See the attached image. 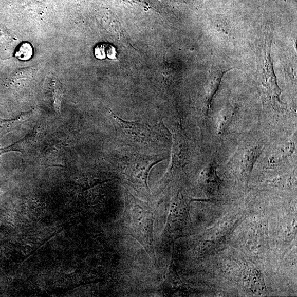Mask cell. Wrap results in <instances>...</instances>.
I'll return each mask as SVG.
<instances>
[{
    "label": "cell",
    "mask_w": 297,
    "mask_h": 297,
    "mask_svg": "<svg viewBox=\"0 0 297 297\" xmlns=\"http://www.w3.org/2000/svg\"><path fill=\"white\" fill-rule=\"evenodd\" d=\"M96 58L105 59L106 57L112 60L117 59V52L115 47L110 44L101 43L96 46L95 49Z\"/></svg>",
    "instance_id": "obj_9"
},
{
    "label": "cell",
    "mask_w": 297,
    "mask_h": 297,
    "mask_svg": "<svg viewBox=\"0 0 297 297\" xmlns=\"http://www.w3.org/2000/svg\"><path fill=\"white\" fill-rule=\"evenodd\" d=\"M24 150V145H23L22 140H21V141H19L9 147L0 148V156L6 154V153L12 152H23Z\"/></svg>",
    "instance_id": "obj_11"
},
{
    "label": "cell",
    "mask_w": 297,
    "mask_h": 297,
    "mask_svg": "<svg viewBox=\"0 0 297 297\" xmlns=\"http://www.w3.org/2000/svg\"><path fill=\"white\" fill-rule=\"evenodd\" d=\"M201 182L204 183L206 189L215 191L218 189L219 179L216 174L215 164L210 163L203 169L201 173Z\"/></svg>",
    "instance_id": "obj_6"
},
{
    "label": "cell",
    "mask_w": 297,
    "mask_h": 297,
    "mask_svg": "<svg viewBox=\"0 0 297 297\" xmlns=\"http://www.w3.org/2000/svg\"><path fill=\"white\" fill-rule=\"evenodd\" d=\"M167 155L163 154H147L136 152L122 156L118 160L120 167L132 183L141 184L150 192L147 177L152 169L165 160Z\"/></svg>",
    "instance_id": "obj_2"
},
{
    "label": "cell",
    "mask_w": 297,
    "mask_h": 297,
    "mask_svg": "<svg viewBox=\"0 0 297 297\" xmlns=\"http://www.w3.org/2000/svg\"><path fill=\"white\" fill-rule=\"evenodd\" d=\"M108 115L115 129L117 145L142 153L168 150L169 135L162 127L124 120L112 110L108 112Z\"/></svg>",
    "instance_id": "obj_1"
},
{
    "label": "cell",
    "mask_w": 297,
    "mask_h": 297,
    "mask_svg": "<svg viewBox=\"0 0 297 297\" xmlns=\"http://www.w3.org/2000/svg\"><path fill=\"white\" fill-rule=\"evenodd\" d=\"M34 115V111L32 110L23 114L17 118L11 120H0V136L18 130L23 125L33 119Z\"/></svg>",
    "instance_id": "obj_5"
},
{
    "label": "cell",
    "mask_w": 297,
    "mask_h": 297,
    "mask_svg": "<svg viewBox=\"0 0 297 297\" xmlns=\"http://www.w3.org/2000/svg\"><path fill=\"white\" fill-rule=\"evenodd\" d=\"M236 114L235 110H234L231 112H227L218 117L216 126L218 135L226 134L233 127L238 119Z\"/></svg>",
    "instance_id": "obj_7"
},
{
    "label": "cell",
    "mask_w": 297,
    "mask_h": 297,
    "mask_svg": "<svg viewBox=\"0 0 297 297\" xmlns=\"http://www.w3.org/2000/svg\"><path fill=\"white\" fill-rule=\"evenodd\" d=\"M172 140L171 165L168 177H172L183 171L192 162L194 151L189 138L181 128L174 132Z\"/></svg>",
    "instance_id": "obj_3"
},
{
    "label": "cell",
    "mask_w": 297,
    "mask_h": 297,
    "mask_svg": "<svg viewBox=\"0 0 297 297\" xmlns=\"http://www.w3.org/2000/svg\"><path fill=\"white\" fill-rule=\"evenodd\" d=\"M33 47L30 43H24L21 44L16 52L15 57L21 61H27L33 57Z\"/></svg>",
    "instance_id": "obj_10"
},
{
    "label": "cell",
    "mask_w": 297,
    "mask_h": 297,
    "mask_svg": "<svg viewBox=\"0 0 297 297\" xmlns=\"http://www.w3.org/2000/svg\"><path fill=\"white\" fill-rule=\"evenodd\" d=\"M263 152L262 144L247 145L240 148L233 156L230 163L241 171L245 177L249 180L255 162Z\"/></svg>",
    "instance_id": "obj_4"
},
{
    "label": "cell",
    "mask_w": 297,
    "mask_h": 297,
    "mask_svg": "<svg viewBox=\"0 0 297 297\" xmlns=\"http://www.w3.org/2000/svg\"><path fill=\"white\" fill-rule=\"evenodd\" d=\"M50 78L53 105L57 112L60 113L62 100L64 95L63 85L56 76H51Z\"/></svg>",
    "instance_id": "obj_8"
}]
</instances>
